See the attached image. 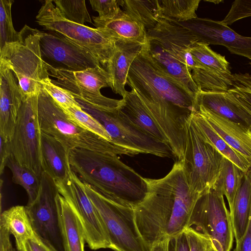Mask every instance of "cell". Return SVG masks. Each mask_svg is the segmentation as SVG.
Listing matches in <instances>:
<instances>
[{"mask_svg": "<svg viewBox=\"0 0 251 251\" xmlns=\"http://www.w3.org/2000/svg\"><path fill=\"white\" fill-rule=\"evenodd\" d=\"M126 84L166 137L176 161H182L187 126L197 111V95L162 72L145 44L129 68Z\"/></svg>", "mask_w": 251, "mask_h": 251, "instance_id": "cell-1", "label": "cell"}, {"mask_svg": "<svg viewBox=\"0 0 251 251\" xmlns=\"http://www.w3.org/2000/svg\"><path fill=\"white\" fill-rule=\"evenodd\" d=\"M145 178L148 193L134 211L138 229L151 251L160 241L189 227L194 201L185 188L173 186L170 172L161 178Z\"/></svg>", "mask_w": 251, "mask_h": 251, "instance_id": "cell-2", "label": "cell"}, {"mask_svg": "<svg viewBox=\"0 0 251 251\" xmlns=\"http://www.w3.org/2000/svg\"><path fill=\"white\" fill-rule=\"evenodd\" d=\"M69 156L71 169L79 178L108 200L134 209L146 197V178L117 155L75 149Z\"/></svg>", "mask_w": 251, "mask_h": 251, "instance_id": "cell-3", "label": "cell"}, {"mask_svg": "<svg viewBox=\"0 0 251 251\" xmlns=\"http://www.w3.org/2000/svg\"><path fill=\"white\" fill-rule=\"evenodd\" d=\"M37 114L41 132L58 140L69 152L78 149L117 155L137 154L73 121L43 88L37 97Z\"/></svg>", "mask_w": 251, "mask_h": 251, "instance_id": "cell-4", "label": "cell"}, {"mask_svg": "<svg viewBox=\"0 0 251 251\" xmlns=\"http://www.w3.org/2000/svg\"><path fill=\"white\" fill-rule=\"evenodd\" d=\"M41 32L25 25L19 32V41L0 49V62L16 75L25 98L38 95L43 88L41 82L49 78L41 57Z\"/></svg>", "mask_w": 251, "mask_h": 251, "instance_id": "cell-5", "label": "cell"}, {"mask_svg": "<svg viewBox=\"0 0 251 251\" xmlns=\"http://www.w3.org/2000/svg\"><path fill=\"white\" fill-rule=\"evenodd\" d=\"M83 110L91 115L104 127L115 145L139 153L161 157L174 156L167 144L146 134L124 118L117 109H106L75 97Z\"/></svg>", "mask_w": 251, "mask_h": 251, "instance_id": "cell-6", "label": "cell"}, {"mask_svg": "<svg viewBox=\"0 0 251 251\" xmlns=\"http://www.w3.org/2000/svg\"><path fill=\"white\" fill-rule=\"evenodd\" d=\"M223 156L202 137L193 118L186 127L182 165L190 188L200 194L213 189Z\"/></svg>", "mask_w": 251, "mask_h": 251, "instance_id": "cell-7", "label": "cell"}, {"mask_svg": "<svg viewBox=\"0 0 251 251\" xmlns=\"http://www.w3.org/2000/svg\"><path fill=\"white\" fill-rule=\"evenodd\" d=\"M52 1H44L36 16V22L45 29L57 32L85 49L106 67L114 52L117 40L102 30L68 21Z\"/></svg>", "mask_w": 251, "mask_h": 251, "instance_id": "cell-8", "label": "cell"}, {"mask_svg": "<svg viewBox=\"0 0 251 251\" xmlns=\"http://www.w3.org/2000/svg\"><path fill=\"white\" fill-rule=\"evenodd\" d=\"M83 183L86 193L104 226L110 249L114 251H150L138 229L134 209L108 200Z\"/></svg>", "mask_w": 251, "mask_h": 251, "instance_id": "cell-9", "label": "cell"}, {"mask_svg": "<svg viewBox=\"0 0 251 251\" xmlns=\"http://www.w3.org/2000/svg\"><path fill=\"white\" fill-rule=\"evenodd\" d=\"M224 195L213 189L201 195L193 210L189 227L210 241L214 251H231L234 233L230 211Z\"/></svg>", "mask_w": 251, "mask_h": 251, "instance_id": "cell-10", "label": "cell"}, {"mask_svg": "<svg viewBox=\"0 0 251 251\" xmlns=\"http://www.w3.org/2000/svg\"><path fill=\"white\" fill-rule=\"evenodd\" d=\"M37 97L38 95L24 98L9 146L12 155L19 164L41 177V131L37 114Z\"/></svg>", "mask_w": 251, "mask_h": 251, "instance_id": "cell-11", "label": "cell"}, {"mask_svg": "<svg viewBox=\"0 0 251 251\" xmlns=\"http://www.w3.org/2000/svg\"><path fill=\"white\" fill-rule=\"evenodd\" d=\"M46 66L50 75L55 78L51 81L69 92L75 97L106 109H115L122 103L103 96L101 88L112 86V80L107 71L101 66L81 71L71 72L57 70Z\"/></svg>", "mask_w": 251, "mask_h": 251, "instance_id": "cell-12", "label": "cell"}, {"mask_svg": "<svg viewBox=\"0 0 251 251\" xmlns=\"http://www.w3.org/2000/svg\"><path fill=\"white\" fill-rule=\"evenodd\" d=\"M55 182L59 193L65 199L80 221L89 247L93 250L110 249L104 226L86 193L83 182L72 171L66 180Z\"/></svg>", "mask_w": 251, "mask_h": 251, "instance_id": "cell-13", "label": "cell"}, {"mask_svg": "<svg viewBox=\"0 0 251 251\" xmlns=\"http://www.w3.org/2000/svg\"><path fill=\"white\" fill-rule=\"evenodd\" d=\"M59 193L55 180L43 171L38 195L25 207L35 233L58 251H64L56 202Z\"/></svg>", "mask_w": 251, "mask_h": 251, "instance_id": "cell-14", "label": "cell"}, {"mask_svg": "<svg viewBox=\"0 0 251 251\" xmlns=\"http://www.w3.org/2000/svg\"><path fill=\"white\" fill-rule=\"evenodd\" d=\"M40 46L46 66L54 69L77 72L100 66L91 53L54 31H41Z\"/></svg>", "mask_w": 251, "mask_h": 251, "instance_id": "cell-15", "label": "cell"}, {"mask_svg": "<svg viewBox=\"0 0 251 251\" xmlns=\"http://www.w3.org/2000/svg\"><path fill=\"white\" fill-rule=\"evenodd\" d=\"M195 60L203 69L192 71V78L200 90L227 92L232 85V74L225 56L211 49L209 45L197 42L191 50Z\"/></svg>", "mask_w": 251, "mask_h": 251, "instance_id": "cell-16", "label": "cell"}, {"mask_svg": "<svg viewBox=\"0 0 251 251\" xmlns=\"http://www.w3.org/2000/svg\"><path fill=\"white\" fill-rule=\"evenodd\" d=\"M178 23L190 30L199 42L223 46L231 53L251 60V37L238 34L221 21L198 17Z\"/></svg>", "mask_w": 251, "mask_h": 251, "instance_id": "cell-17", "label": "cell"}, {"mask_svg": "<svg viewBox=\"0 0 251 251\" xmlns=\"http://www.w3.org/2000/svg\"><path fill=\"white\" fill-rule=\"evenodd\" d=\"M147 37L159 42L163 48L192 71L203 69L191 53L193 46L198 41L187 28L178 22L162 18L153 29L147 31Z\"/></svg>", "mask_w": 251, "mask_h": 251, "instance_id": "cell-18", "label": "cell"}, {"mask_svg": "<svg viewBox=\"0 0 251 251\" xmlns=\"http://www.w3.org/2000/svg\"><path fill=\"white\" fill-rule=\"evenodd\" d=\"M25 97L14 73L0 63V136L10 142L13 136L18 114Z\"/></svg>", "mask_w": 251, "mask_h": 251, "instance_id": "cell-19", "label": "cell"}, {"mask_svg": "<svg viewBox=\"0 0 251 251\" xmlns=\"http://www.w3.org/2000/svg\"><path fill=\"white\" fill-rule=\"evenodd\" d=\"M197 111L234 150L251 161V128L223 118L201 105Z\"/></svg>", "mask_w": 251, "mask_h": 251, "instance_id": "cell-20", "label": "cell"}, {"mask_svg": "<svg viewBox=\"0 0 251 251\" xmlns=\"http://www.w3.org/2000/svg\"><path fill=\"white\" fill-rule=\"evenodd\" d=\"M144 44L117 40L114 52L108 61L106 70L110 75L113 91L122 97L126 95L125 85L129 68Z\"/></svg>", "mask_w": 251, "mask_h": 251, "instance_id": "cell-21", "label": "cell"}, {"mask_svg": "<svg viewBox=\"0 0 251 251\" xmlns=\"http://www.w3.org/2000/svg\"><path fill=\"white\" fill-rule=\"evenodd\" d=\"M145 47L152 60L165 74L197 94L199 91L188 67L165 50L157 40L147 37Z\"/></svg>", "mask_w": 251, "mask_h": 251, "instance_id": "cell-22", "label": "cell"}, {"mask_svg": "<svg viewBox=\"0 0 251 251\" xmlns=\"http://www.w3.org/2000/svg\"><path fill=\"white\" fill-rule=\"evenodd\" d=\"M41 160L43 171L55 182L66 180L72 170L69 161V151L54 137L41 132Z\"/></svg>", "mask_w": 251, "mask_h": 251, "instance_id": "cell-23", "label": "cell"}, {"mask_svg": "<svg viewBox=\"0 0 251 251\" xmlns=\"http://www.w3.org/2000/svg\"><path fill=\"white\" fill-rule=\"evenodd\" d=\"M122 100L117 108L121 115L146 134L169 146L166 137L133 90L126 91Z\"/></svg>", "mask_w": 251, "mask_h": 251, "instance_id": "cell-24", "label": "cell"}, {"mask_svg": "<svg viewBox=\"0 0 251 251\" xmlns=\"http://www.w3.org/2000/svg\"><path fill=\"white\" fill-rule=\"evenodd\" d=\"M94 25L116 40L136 42L145 44L147 30L140 23L135 21L123 10L114 18L105 20L93 17Z\"/></svg>", "mask_w": 251, "mask_h": 251, "instance_id": "cell-25", "label": "cell"}, {"mask_svg": "<svg viewBox=\"0 0 251 251\" xmlns=\"http://www.w3.org/2000/svg\"><path fill=\"white\" fill-rule=\"evenodd\" d=\"M56 202L64 251H84L85 233L78 217L60 193Z\"/></svg>", "mask_w": 251, "mask_h": 251, "instance_id": "cell-26", "label": "cell"}, {"mask_svg": "<svg viewBox=\"0 0 251 251\" xmlns=\"http://www.w3.org/2000/svg\"><path fill=\"white\" fill-rule=\"evenodd\" d=\"M196 101L197 105L223 118L248 126L241 107L228 92L199 90Z\"/></svg>", "mask_w": 251, "mask_h": 251, "instance_id": "cell-27", "label": "cell"}, {"mask_svg": "<svg viewBox=\"0 0 251 251\" xmlns=\"http://www.w3.org/2000/svg\"><path fill=\"white\" fill-rule=\"evenodd\" d=\"M0 226L14 236L18 250L27 240L36 235L25 206L16 205L3 211L0 216Z\"/></svg>", "mask_w": 251, "mask_h": 251, "instance_id": "cell-28", "label": "cell"}, {"mask_svg": "<svg viewBox=\"0 0 251 251\" xmlns=\"http://www.w3.org/2000/svg\"><path fill=\"white\" fill-rule=\"evenodd\" d=\"M251 210V168L245 173L241 186L236 195L230 212L234 236L236 241L247 229Z\"/></svg>", "mask_w": 251, "mask_h": 251, "instance_id": "cell-29", "label": "cell"}, {"mask_svg": "<svg viewBox=\"0 0 251 251\" xmlns=\"http://www.w3.org/2000/svg\"><path fill=\"white\" fill-rule=\"evenodd\" d=\"M194 121L203 139L228 159L242 172L246 173L251 168V161L231 148L210 126L202 116L196 111L193 114Z\"/></svg>", "mask_w": 251, "mask_h": 251, "instance_id": "cell-30", "label": "cell"}, {"mask_svg": "<svg viewBox=\"0 0 251 251\" xmlns=\"http://www.w3.org/2000/svg\"><path fill=\"white\" fill-rule=\"evenodd\" d=\"M124 11L130 17L141 24L146 30L153 29L162 18L158 0H117Z\"/></svg>", "mask_w": 251, "mask_h": 251, "instance_id": "cell-31", "label": "cell"}, {"mask_svg": "<svg viewBox=\"0 0 251 251\" xmlns=\"http://www.w3.org/2000/svg\"><path fill=\"white\" fill-rule=\"evenodd\" d=\"M244 173L235 164L223 156L213 189L222 193L226 197L230 212L232 209Z\"/></svg>", "mask_w": 251, "mask_h": 251, "instance_id": "cell-32", "label": "cell"}, {"mask_svg": "<svg viewBox=\"0 0 251 251\" xmlns=\"http://www.w3.org/2000/svg\"><path fill=\"white\" fill-rule=\"evenodd\" d=\"M6 166L12 174L13 182L20 185L25 190L28 197L27 204L33 202L39 191L41 177L29 168L19 164L12 154L8 158Z\"/></svg>", "mask_w": 251, "mask_h": 251, "instance_id": "cell-33", "label": "cell"}, {"mask_svg": "<svg viewBox=\"0 0 251 251\" xmlns=\"http://www.w3.org/2000/svg\"><path fill=\"white\" fill-rule=\"evenodd\" d=\"M162 18L183 22L198 18L201 0H160Z\"/></svg>", "mask_w": 251, "mask_h": 251, "instance_id": "cell-34", "label": "cell"}, {"mask_svg": "<svg viewBox=\"0 0 251 251\" xmlns=\"http://www.w3.org/2000/svg\"><path fill=\"white\" fill-rule=\"evenodd\" d=\"M227 92L241 106L247 123L251 128V74H232V85Z\"/></svg>", "mask_w": 251, "mask_h": 251, "instance_id": "cell-35", "label": "cell"}, {"mask_svg": "<svg viewBox=\"0 0 251 251\" xmlns=\"http://www.w3.org/2000/svg\"><path fill=\"white\" fill-rule=\"evenodd\" d=\"M56 7L61 14L69 21L84 25L92 23L84 0H54Z\"/></svg>", "mask_w": 251, "mask_h": 251, "instance_id": "cell-36", "label": "cell"}, {"mask_svg": "<svg viewBox=\"0 0 251 251\" xmlns=\"http://www.w3.org/2000/svg\"><path fill=\"white\" fill-rule=\"evenodd\" d=\"M13 0H0V49L20 40L19 32L13 26L11 7Z\"/></svg>", "mask_w": 251, "mask_h": 251, "instance_id": "cell-37", "label": "cell"}, {"mask_svg": "<svg viewBox=\"0 0 251 251\" xmlns=\"http://www.w3.org/2000/svg\"><path fill=\"white\" fill-rule=\"evenodd\" d=\"M62 109L69 118L76 123L103 138L112 142L109 135L102 125L82 108L70 107Z\"/></svg>", "mask_w": 251, "mask_h": 251, "instance_id": "cell-38", "label": "cell"}, {"mask_svg": "<svg viewBox=\"0 0 251 251\" xmlns=\"http://www.w3.org/2000/svg\"><path fill=\"white\" fill-rule=\"evenodd\" d=\"M41 84L44 89L61 108L73 107L81 108L71 93L51 82L50 77L42 81Z\"/></svg>", "mask_w": 251, "mask_h": 251, "instance_id": "cell-39", "label": "cell"}, {"mask_svg": "<svg viewBox=\"0 0 251 251\" xmlns=\"http://www.w3.org/2000/svg\"><path fill=\"white\" fill-rule=\"evenodd\" d=\"M251 17V0H235L225 18L221 21L228 25L235 22Z\"/></svg>", "mask_w": 251, "mask_h": 251, "instance_id": "cell-40", "label": "cell"}, {"mask_svg": "<svg viewBox=\"0 0 251 251\" xmlns=\"http://www.w3.org/2000/svg\"><path fill=\"white\" fill-rule=\"evenodd\" d=\"M92 9L99 13L100 19L105 20L116 16L122 9L117 0H90Z\"/></svg>", "mask_w": 251, "mask_h": 251, "instance_id": "cell-41", "label": "cell"}, {"mask_svg": "<svg viewBox=\"0 0 251 251\" xmlns=\"http://www.w3.org/2000/svg\"><path fill=\"white\" fill-rule=\"evenodd\" d=\"M184 232L189 243L190 251H209L212 248L209 239L194 228L189 227Z\"/></svg>", "mask_w": 251, "mask_h": 251, "instance_id": "cell-42", "label": "cell"}, {"mask_svg": "<svg viewBox=\"0 0 251 251\" xmlns=\"http://www.w3.org/2000/svg\"><path fill=\"white\" fill-rule=\"evenodd\" d=\"M20 251H58L49 242L37 234L27 240L22 246Z\"/></svg>", "mask_w": 251, "mask_h": 251, "instance_id": "cell-43", "label": "cell"}, {"mask_svg": "<svg viewBox=\"0 0 251 251\" xmlns=\"http://www.w3.org/2000/svg\"><path fill=\"white\" fill-rule=\"evenodd\" d=\"M168 251H190L189 243L184 231L170 237Z\"/></svg>", "mask_w": 251, "mask_h": 251, "instance_id": "cell-44", "label": "cell"}, {"mask_svg": "<svg viewBox=\"0 0 251 251\" xmlns=\"http://www.w3.org/2000/svg\"><path fill=\"white\" fill-rule=\"evenodd\" d=\"M233 251H251V210L246 232L239 240L236 241Z\"/></svg>", "mask_w": 251, "mask_h": 251, "instance_id": "cell-45", "label": "cell"}, {"mask_svg": "<svg viewBox=\"0 0 251 251\" xmlns=\"http://www.w3.org/2000/svg\"><path fill=\"white\" fill-rule=\"evenodd\" d=\"M0 173H3V171L8 158L11 154L9 146V142L6 141L0 136Z\"/></svg>", "mask_w": 251, "mask_h": 251, "instance_id": "cell-46", "label": "cell"}, {"mask_svg": "<svg viewBox=\"0 0 251 251\" xmlns=\"http://www.w3.org/2000/svg\"><path fill=\"white\" fill-rule=\"evenodd\" d=\"M10 233L0 226V251H14L10 240Z\"/></svg>", "mask_w": 251, "mask_h": 251, "instance_id": "cell-47", "label": "cell"}, {"mask_svg": "<svg viewBox=\"0 0 251 251\" xmlns=\"http://www.w3.org/2000/svg\"><path fill=\"white\" fill-rule=\"evenodd\" d=\"M169 239L170 237H168L160 241L152 247L151 251H168Z\"/></svg>", "mask_w": 251, "mask_h": 251, "instance_id": "cell-48", "label": "cell"}, {"mask_svg": "<svg viewBox=\"0 0 251 251\" xmlns=\"http://www.w3.org/2000/svg\"><path fill=\"white\" fill-rule=\"evenodd\" d=\"M209 251H214L212 249V248H211Z\"/></svg>", "mask_w": 251, "mask_h": 251, "instance_id": "cell-49", "label": "cell"}, {"mask_svg": "<svg viewBox=\"0 0 251 251\" xmlns=\"http://www.w3.org/2000/svg\"><path fill=\"white\" fill-rule=\"evenodd\" d=\"M14 251H20L18 250L17 249H15Z\"/></svg>", "mask_w": 251, "mask_h": 251, "instance_id": "cell-50", "label": "cell"}, {"mask_svg": "<svg viewBox=\"0 0 251 251\" xmlns=\"http://www.w3.org/2000/svg\"><path fill=\"white\" fill-rule=\"evenodd\" d=\"M250 64L251 65V62H250Z\"/></svg>", "mask_w": 251, "mask_h": 251, "instance_id": "cell-51", "label": "cell"}]
</instances>
